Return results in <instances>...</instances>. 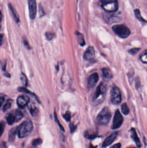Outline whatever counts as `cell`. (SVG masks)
Wrapping results in <instances>:
<instances>
[{"label":"cell","instance_id":"836d02e7","mask_svg":"<svg viewBox=\"0 0 147 148\" xmlns=\"http://www.w3.org/2000/svg\"><path fill=\"white\" fill-rule=\"evenodd\" d=\"M5 98V95L4 94L0 93V107L2 105Z\"/></svg>","mask_w":147,"mask_h":148},{"label":"cell","instance_id":"d6a6232c","mask_svg":"<svg viewBox=\"0 0 147 148\" xmlns=\"http://www.w3.org/2000/svg\"><path fill=\"white\" fill-rule=\"evenodd\" d=\"M140 48H135L131 49L128 52H129L130 54H132V55H135L137 54L138 52L140 51Z\"/></svg>","mask_w":147,"mask_h":148},{"label":"cell","instance_id":"d6986e66","mask_svg":"<svg viewBox=\"0 0 147 148\" xmlns=\"http://www.w3.org/2000/svg\"><path fill=\"white\" fill-rule=\"evenodd\" d=\"M102 73L103 77L107 79H111L113 77V74L111 71L108 68H104L102 69Z\"/></svg>","mask_w":147,"mask_h":148},{"label":"cell","instance_id":"d590c367","mask_svg":"<svg viewBox=\"0 0 147 148\" xmlns=\"http://www.w3.org/2000/svg\"><path fill=\"white\" fill-rule=\"evenodd\" d=\"M23 43L24 45L25 46L26 48L28 50H30V46L28 43V41L26 39H24L23 40Z\"/></svg>","mask_w":147,"mask_h":148},{"label":"cell","instance_id":"52a82bcc","mask_svg":"<svg viewBox=\"0 0 147 148\" xmlns=\"http://www.w3.org/2000/svg\"><path fill=\"white\" fill-rule=\"evenodd\" d=\"M111 100L114 105H118L122 100L121 92L118 88L113 87L111 92Z\"/></svg>","mask_w":147,"mask_h":148},{"label":"cell","instance_id":"e575fe53","mask_svg":"<svg viewBox=\"0 0 147 148\" xmlns=\"http://www.w3.org/2000/svg\"><path fill=\"white\" fill-rule=\"evenodd\" d=\"M70 128L71 133H73L77 129V126L75 125L73 123H71L70 125Z\"/></svg>","mask_w":147,"mask_h":148},{"label":"cell","instance_id":"4dcf8cb0","mask_svg":"<svg viewBox=\"0 0 147 148\" xmlns=\"http://www.w3.org/2000/svg\"><path fill=\"white\" fill-rule=\"evenodd\" d=\"M54 115L55 121H56V123H57L58 125L59 126L60 130H61L63 131V132H65L64 128V127H63V126L61 125V124H60V123L59 120H58V117H57V114H56V113L55 111H54Z\"/></svg>","mask_w":147,"mask_h":148},{"label":"cell","instance_id":"44dd1931","mask_svg":"<svg viewBox=\"0 0 147 148\" xmlns=\"http://www.w3.org/2000/svg\"><path fill=\"white\" fill-rule=\"evenodd\" d=\"M29 110L31 114L33 117H36L38 113V109L33 105H31L29 106Z\"/></svg>","mask_w":147,"mask_h":148},{"label":"cell","instance_id":"4316f807","mask_svg":"<svg viewBox=\"0 0 147 148\" xmlns=\"http://www.w3.org/2000/svg\"><path fill=\"white\" fill-rule=\"evenodd\" d=\"M140 59L144 63L146 64L147 62V50H145L143 53L140 56Z\"/></svg>","mask_w":147,"mask_h":148},{"label":"cell","instance_id":"7402d4cb","mask_svg":"<svg viewBox=\"0 0 147 148\" xmlns=\"http://www.w3.org/2000/svg\"><path fill=\"white\" fill-rule=\"evenodd\" d=\"M134 13H135V16H136V18L139 21L144 22V23H146V20H145L141 16V13H140V11L138 9H137L134 10Z\"/></svg>","mask_w":147,"mask_h":148},{"label":"cell","instance_id":"7bdbcfd3","mask_svg":"<svg viewBox=\"0 0 147 148\" xmlns=\"http://www.w3.org/2000/svg\"><path fill=\"white\" fill-rule=\"evenodd\" d=\"M136 148V147H134V148Z\"/></svg>","mask_w":147,"mask_h":148},{"label":"cell","instance_id":"277c9868","mask_svg":"<svg viewBox=\"0 0 147 148\" xmlns=\"http://www.w3.org/2000/svg\"><path fill=\"white\" fill-rule=\"evenodd\" d=\"M23 117V113L19 110H15L8 113L6 116V119L7 124L12 125L15 123H17L22 119Z\"/></svg>","mask_w":147,"mask_h":148},{"label":"cell","instance_id":"83f0119b","mask_svg":"<svg viewBox=\"0 0 147 148\" xmlns=\"http://www.w3.org/2000/svg\"><path fill=\"white\" fill-rule=\"evenodd\" d=\"M45 36H46V39L49 41H50L52 40L55 37V34L53 33L48 32L45 33Z\"/></svg>","mask_w":147,"mask_h":148},{"label":"cell","instance_id":"3957f363","mask_svg":"<svg viewBox=\"0 0 147 148\" xmlns=\"http://www.w3.org/2000/svg\"><path fill=\"white\" fill-rule=\"evenodd\" d=\"M33 126L32 122L28 120L20 125L17 128V134L19 138H24L28 136L32 132Z\"/></svg>","mask_w":147,"mask_h":148},{"label":"cell","instance_id":"f35d334b","mask_svg":"<svg viewBox=\"0 0 147 148\" xmlns=\"http://www.w3.org/2000/svg\"><path fill=\"white\" fill-rule=\"evenodd\" d=\"M3 39H4V34H0V46H1L3 44Z\"/></svg>","mask_w":147,"mask_h":148},{"label":"cell","instance_id":"60d3db41","mask_svg":"<svg viewBox=\"0 0 147 148\" xmlns=\"http://www.w3.org/2000/svg\"><path fill=\"white\" fill-rule=\"evenodd\" d=\"M4 75H5V76H6V77H8V78H10V77H11V75H10V74H9V73H5V74H4Z\"/></svg>","mask_w":147,"mask_h":148},{"label":"cell","instance_id":"1f68e13d","mask_svg":"<svg viewBox=\"0 0 147 148\" xmlns=\"http://www.w3.org/2000/svg\"><path fill=\"white\" fill-rule=\"evenodd\" d=\"M63 117L65 119L66 121H70L71 119V113L70 111H66L65 114L63 115Z\"/></svg>","mask_w":147,"mask_h":148},{"label":"cell","instance_id":"2e32d148","mask_svg":"<svg viewBox=\"0 0 147 148\" xmlns=\"http://www.w3.org/2000/svg\"><path fill=\"white\" fill-rule=\"evenodd\" d=\"M8 7L12 15L13 19L17 23H18L19 22V18L17 12L15 8L13 7L12 5L11 4H8Z\"/></svg>","mask_w":147,"mask_h":148},{"label":"cell","instance_id":"8fae6325","mask_svg":"<svg viewBox=\"0 0 147 148\" xmlns=\"http://www.w3.org/2000/svg\"><path fill=\"white\" fill-rule=\"evenodd\" d=\"M30 102L29 97L26 95H21L17 98V103L19 107L20 108H24L28 105Z\"/></svg>","mask_w":147,"mask_h":148},{"label":"cell","instance_id":"b9f144b4","mask_svg":"<svg viewBox=\"0 0 147 148\" xmlns=\"http://www.w3.org/2000/svg\"><path fill=\"white\" fill-rule=\"evenodd\" d=\"M2 19V14H1V11L0 10V22L1 21Z\"/></svg>","mask_w":147,"mask_h":148},{"label":"cell","instance_id":"d4e9b609","mask_svg":"<svg viewBox=\"0 0 147 148\" xmlns=\"http://www.w3.org/2000/svg\"><path fill=\"white\" fill-rule=\"evenodd\" d=\"M20 79H21V82H22L23 86H24L25 87L27 86H28L27 78L24 73H22V74H21Z\"/></svg>","mask_w":147,"mask_h":148},{"label":"cell","instance_id":"30bf717a","mask_svg":"<svg viewBox=\"0 0 147 148\" xmlns=\"http://www.w3.org/2000/svg\"><path fill=\"white\" fill-rule=\"evenodd\" d=\"M29 6V15L31 19H34L36 18L37 11L36 0H28Z\"/></svg>","mask_w":147,"mask_h":148},{"label":"cell","instance_id":"f546056e","mask_svg":"<svg viewBox=\"0 0 147 148\" xmlns=\"http://www.w3.org/2000/svg\"><path fill=\"white\" fill-rule=\"evenodd\" d=\"M42 143V139L40 138L34 139L32 142V145L34 146H37L40 145Z\"/></svg>","mask_w":147,"mask_h":148},{"label":"cell","instance_id":"5b68a950","mask_svg":"<svg viewBox=\"0 0 147 148\" xmlns=\"http://www.w3.org/2000/svg\"><path fill=\"white\" fill-rule=\"evenodd\" d=\"M103 9L107 12H115L119 8L117 0H100Z\"/></svg>","mask_w":147,"mask_h":148},{"label":"cell","instance_id":"484cf974","mask_svg":"<svg viewBox=\"0 0 147 148\" xmlns=\"http://www.w3.org/2000/svg\"><path fill=\"white\" fill-rule=\"evenodd\" d=\"M77 36L78 38L79 42L81 46H83L85 45V42L84 39L83 37L82 34L79 33V32L77 33Z\"/></svg>","mask_w":147,"mask_h":148},{"label":"cell","instance_id":"9c48e42d","mask_svg":"<svg viewBox=\"0 0 147 148\" xmlns=\"http://www.w3.org/2000/svg\"><path fill=\"white\" fill-rule=\"evenodd\" d=\"M123 120L124 119L123 116L121 115L119 111L117 110L114 114L111 129L113 130H116L119 128L123 124Z\"/></svg>","mask_w":147,"mask_h":148},{"label":"cell","instance_id":"ac0fdd59","mask_svg":"<svg viewBox=\"0 0 147 148\" xmlns=\"http://www.w3.org/2000/svg\"><path fill=\"white\" fill-rule=\"evenodd\" d=\"M84 136L88 139L93 140L97 137V135L95 132L88 130L85 132Z\"/></svg>","mask_w":147,"mask_h":148},{"label":"cell","instance_id":"5bb4252c","mask_svg":"<svg viewBox=\"0 0 147 148\" xmlns=\"http://www.w3.org/2000/svg\"><path fill=\"white\" fill-rule=\"evenodd\" d=\"M95 57V50L92 46H89L87 48L84 54V58L86 61H90L94 59Z\"/></svg>","mask_w":147,"mask_h":148},{"label":"cell","instance_id":"74e56055","mask_svg":"<svg viewBox=\"0 0 147 148\" xmlns=\"http://www.w3.org/2000/svg\"><path fill=\"white\" fill-rule=\"evenodd\" d=\"M121 144L120 143L115 144L112 146H111L110 148H121Z\"/></svg>","mask_w":147,"mask_h":148},{"label":"cell","instance_id":"7a4b0ae2","mask_svg":"<svg viewBox=\"0 0 147 148\" xmlns=\"http://www.w3.org/2000/svg\"><path fill=\"white\" fill-rule=\"evenodd\" d=\"M111 118V113L108 107H104L99 113L96 119V124L99 126H106L109 123Z\"/></svg>","mask_w":147,"mask_h":148},{"label":"cell","instance_id":"7c38bea8","mask_svg":"<svg viewBox=\"0 0 147 148\" xmlns=\"http://www.w3.org/2000/svg\"><path fill=\"white\" fill-rule=\"evenodd\" d=\"M118 132H115L112 133L109 136L107 137L102 143V147L103 148H106V147H108V146L111 145L115 141Z\"/></svg>","mask_w":147,"mask_h":148},{"label":"cell","instance_id":"603a6c76","mask_svg":"<svg viewBox=\"0 0 147 148\" xmlns=\"http://www.w3.org/2000/svg\"><path fill=\"white\" fill-rule=\"evenodd\" d=\"M121 111L123 114L125 115H127L130 113V109L126 103H124L122 105Z\"/></svg>","mask_w":147,"mask_h":148},{"label":"cell","instance_id":"ba28073f","mask_svg":"<svg viewBox=\"0 0 147 148\" xmlns=\"http://www.w3.org/2000/svg\"><path fill=\"white\" fill-rule=\"evenodd\" d=\"M113 13L114 12H106L102 14V17L105 21L109 24L113 23H118L121 20L120 18L115 15L113 14Z\"/></svg>","mask_w":147,"mask_h":148},{"label":"cell","instance_id":"4fadbf2b","mask_svg":"<svg viewBox=\"0 0 147 148\" xmlns=\"http://www.w3.org/2000/svg\"><path fill=\"white\" fill-rule=\"evenodd\" d=\"M99 80V76L97 73L92 74L88 79V87L89 88H93L97 83Z\"/></svg>","mask_w":147,"mask_h":148},{"label":"cell","instance_id":"ffe728a7","mask_svg":"<svg viewBox=\"0 0 147 148\" xmlns=\"http://www.w3.org/2000/svg\"><path fill=\"white\" fill-rule=\"evenodd\" d=\"M18 91L19 92H20L24 93L27 94H30V96H32V97H34L35 98L36 100L39 102V100L38 99L37 97L36 96V94H34L32 92L30 91H29V90L26 88L25 87H19L18 88Z\"/></svg>","mask_w":147,"mask_h":148},{"label":"cell","instance_id":"cb8c5ba5","mask_svg":"<svg viewBox=\"0 0 147 148\" xmlns=\"http://www.w3.org/2000/svg\"><path fill=\"white\" fill-rule=\"evenodd\" d=\"M12 100L11 99H8L6 103L4 105L3 107V111L6 112L9 110L11 107L12 104Z\"/></svg>","mask_w":147,"mask_h":148},{"label":"cell","instance_id":"6da1fadb","mask_svg":"<svg viewBox=\"0 0 147 148\" xmlns=\"http://www.w3.org/2000/svg\"><path fill=\"white\" fill-rule=\"evenodd\" d=\"M106 85L104 82H101L97 88L92 98V103L97 105L104 101L106 95Z\"/></svg>","mask_w":147,"mask_h":148},{"label":"cell","instance_id":"8d00e7d4","mask_svg":"<svg viewBox=\"0 0 147 148\" xmlns=\"http://www.w3.org/2000/svg\"><path fill=\"white\" fill-rule=\"evenodd\" d=\"M39 13L40 17H42L45 14L44 12V10L43 9L42 7L40 5H39Z\"/></svg>","mask_w":147,"mask_h":148},{"label":"cell","instance_id":"f1b7e54d","mask_svg":"<svg viewBox=\"0 0 147 148\" xmlns=\"http://www.w3.org/2000/svg\"><path fill=\"white\" fill-rule=\"evenodd\" d=\"M5 123L4 121H1L0 122V137L3 135V132L5 130Z\"/></svg>","mask_w":147,"mask_h":148},{"label":"cell","instance_id":"ab89813d","mask_svg":"<svg viewBox=\"0 0 147 148\" xmlns=\"http://www.w3.org/2000/svg\"><path fill=\"white\" fill-rule=\"evenodd\" d=\"M6 62H5V63H3V65H2V70L3 71H5L6 69Z\"/></svg>","mask_w":147,"mask_h":148},{"label":"cell","instance_id":"9a60e30c","mask_svg":"<svg viewBox=\"0 0 147 148\" xmlns=\"http://www.w3.org/2000/svg\"><path fill=\"white\" fill-rule=\"evenodd\" d=\"M131 137L133 139L134 142L136 143V145L138 148H140L142 146L141 143V141L139 137L138 136L136 132V130L135 128H132L130 130Z\"/></svg>","mask_w":147,"mask_h":148},{"label":"cell","instance_id":"8992f818","mask_svg":"<svg viewBox=\"0 0 147 148\" xmlns=\"http://www.w3.org/2000/svg\"><path fill=\"white\" fill-rule=\"evenodd\" d=\"M113 31L121 38L128 37L130 34V29L124 24L115 25L112 27Z\"/></svg>","mask_w":147,"mask_h":148},{"label":"cell","instance_id":"e0dca14e","mask_svg":"<svg viewBox=\"0 0 147 148\" xmlns=\"http://www.w3.org/2000/svg\"><path fill=\"white\" fill-rule=\"evenodd\" d=\"M18 127H13L10 130L8 135V140L10 142H13L15 139L16 135L17 133Z\"/></svg>","mask_w":147,"mask_h":148},{"label":"cell","instance_id":"ee69618b","mask_svg":"<svg viewBox=\"0 0 147 148\" xmlns=\"http://www.w3.org/2000/svg\"><path fill=\"white\" fill-rule=\"evenodd\" d=\"M0 29H1V25H0Z\"/></svg>","mask_w":147,"mask_h":148}]
</instances>
